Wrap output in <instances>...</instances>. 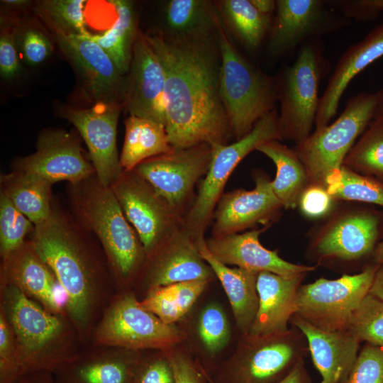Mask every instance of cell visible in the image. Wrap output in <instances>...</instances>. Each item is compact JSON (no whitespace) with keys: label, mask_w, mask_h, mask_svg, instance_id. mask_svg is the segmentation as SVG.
I'll return each instance as SVG.
<instances>
[{"label":"cell","mask_w":383,"mask_h":383,"mask_svg":"<svg viewBox=\"0 0 383 383\" xmlns=\"http://www.w3.org/2000/svg\"><path fill=\"white\" fill-rule=\"evenodd\" d=\"M378 267L370 264L357 273L344 274L335 279L321 277L301 284L296 313L323 331L347 330L353 313L369 294Z\"/></svg>","instance_id":"11"},{"label":"cell","mask_w":383,"mask_h":383,"mask_svg":"<svg viewBox=\"0 0 383 383\" xmlns=\"http://www.w3.org/2000/svg\"><path fill=\"white\" fill-rule=\"evenodd\" d=\"M252 5L261 13L271 15L276 9V1L274 0H250Z\"/></svg>","instance_id":"53"},{"label":"cell","mask_w":383,"mask_h":383,"mask_svg":"<svg viewBox=\"0 0 383 383\" xmlns=\"http://www.w3.org/2000/svg\"><path fill=\"white\" fill-rule=\"evenodd\" d=\"M174 348L165 351L172 366L175 383H207L206 370L189 353Z\"/></svg>","instance_id":"44"},{"label":"cell","mask_w":383,"mask_h":383,"mask_svg":"<svg viewBox=\"0 0 383 383\" xmlns=\"http://www.w3.org/2000/svg\"><path fill=\"white\" fill-rule=\"evenodd\" d=\"M219 15L216 34L221 54L219 93L231 134H248L258 121L274 110L279 100L277 83L258 70L235 48Z\"/></svg>","instance_id":"5"},{"label":"cell","mask_w":383,"mask_h":383,"mask_svg":"<svg viewBox=\"0 0 383 383\" xmlns=\"http://www.w3.org/2000/svg\"><path fill=\"white\" fill-rule=\"evenodd\" d=\"M13 170L38 174L52 183L75 184L95 174L84 156L79 138L64 130L48 129L38 136L36 150L15 160Z\"/></svg>","instance_id":"17"},{"label":"cell","mask_w":383,"mask_h":383,"mask_svg":"<svg viewBox=\"0 0 383 383\" xmlns=\"http://www.w3.org/2000/svg\"><path fill=\"white\" fill-rule=\"evenodd\" d=\"M381 91L352 97L332 123L316 128L296 144L295 151L306 170L309 184L325 186L328 175L340 168L354 145L376 116Z\"/></svg>","instance_id":"7"},{"label":"cell","mask_w":383,"mask_h":383,"mask_svg":"<svg viewBox=\"0 0 383 383\" xmlns=\"http://www.w3.org/2000/svg\"><path fill=\"white\" fill-rule=\"evenodd\" d=\"M143 357L138 350L112 348L79 356L57 371V383H136Z\"/></svg>","instance_id":"25"},{"label":"cell","mask_w":383,"mask_h":383,"mask_svg":"<svg viewBox=\"0 0 383 383\" xmlns=\"http://www.w3.org/2000/svg\"><path fill=\"white\" fill-rule=\"evenodd\" d=\"M96 345L133 350L157 349L162 352L178 345L183 333L143 309L134 294L116 297L106 309L92 333Z\"/></svg>","instance_id":"10"},{"label":"cell","mask_w":383,"mask_h":383,"mask_svg":"<svg viewBox=\"0 0 383 383\" xmlns=\"http://www.w3.org/2000/svg\"><path fill=\"white\" fill-rule=\"evenodd\" d=\"M1 282L17 287L51 313L67 314L66 294L30 241L2 258Z\"/></svg>","instance_id":"21"},{"label":"cell","mask_w":383,"mask_h":383,"mask_svg":"<svg viewBox=\"0 0 383 383\" xmlns=\"http://www.w3.org/2000/svg\"><path fill=\"white\" fill-rule=\"evenodd\" d=\"M267 227L253 229L242 233L206 240L209 252L226 265L260 272H269L284 277H294L308 274L316 270V266L298 265L282 259L278 250L265 248L260 242V235Z\"/></svg>","instance_id":"22"},{"label":"cell","mask_w":383,"mask_h":383,"mask_svg":"<svg viewBox=\"0 0 383 383\" xmlns=\"http://www.w3.org/2000/svg\"><path fill=\"white\" fill-rule=\"evenodd\" d=\"M136 383H175L174 370L165 352L143 359Z\"/></svg>","instance_id":"47"},{"label":"cell","mask_w":383,"mask_h":383,"mask_svg":"<svg viewBox=\"0 0 383 383\" xmlns=\"http://www.w3.org/2000/svg\"><path fill=\"white\" fill-rule=\"evenodd\" d=\"M218 16L213 4L205 0H171L165 8L168 33L174 35L213 33Z\"/></svg>","instance_id":"34"},{"label":"cell","mask_w":383,"mask_h":383,"mask_svg":"<svg viewBox=\"0 0 383 383\" xmlns=\"http://www.w3.org/2000/svg\"><path fill=\"white\" fill-rule=\"evenodd\" d=\"M269 48L274 55L295 48L308 37L327 30L330 15L319 0H277Z\"/></svg>","instance_id":"26"},{"label":"cell","mask_w":383,"mask_h":383,"mask_svg":"<svg viewBox=\"0 0 383 383\" xmlns=\"http://www.w3.org/2000/svg\"><path fill=\"white\" fill-rule=\"evenodd\" d=\"M3 2L8 5L16 6H23L28 3L27 1L24 0H4Z\"/></svg>","instance_id":"55"},{"label":"cell","mask_w":383,"mask_h":383,"mask_svg":"<svg viewBox=\"0 0 383 383\" xmlns=\"http://www.w3.org/2000/svg\"><path fill=\"white\" fill-rule=\"evenodd\" d=\"M206 378H207V381H208V383H214L210 378L209 374L206 372Z\"/></svg>","instance_id":"57"},{"label":"cell","mask_w":383,"mask_h":383,"mask_svg":"<svg viewBox=\"0 0 383 383\" xmlns=\"http://www.w3.org/2000/svg\"><path fill=\"white\" fill-rule=\"evenodd\" d=\"M145 268L148 289L181 282L211 281L215 277L199 252L196 238L184 223L148 257Z\"/></svg>","instance_id":"20"},{"label":"cell","mask_w":383,"mask_h":383,"mask_svg":"<svg viewBox=\"0 0 383 383\" xmlns=\"http://www.w3.org/2000/svg\"><path fill=\"white\" fill-rule=\"evenodd\" d=\"M255 187L223 194L213 211L212 236L220 237L252 228L268 226L282 207L273 192L271 180L265 174L255 176Z\"/></svg>","instance_id":"19"},{"label":"cell","mask_w":383,"mask_h":383,"mask_svg":"<svg viewBox=\"0 0 383 383\" xmlns=\"http://www.w3.org/2000/svg\"><path fill=\"white\" fill-rule=\"evenodd\" d=\"M307 274L284 277L260 272L257 279L258 309L248 335L264 336L287 331L296 313L299 287Z\"/></svg>","instance_id":"24"},{"label":"cell","mask_w":383,"mask_h":383,"mask_svg":"<svg viewBox=\"0 0 383 383\" xmlns=\"http://www.w3.org/2000/svg\"><path fill=\"white\" fill-rule=\"evenodd\" d=\"M213 33L145 34L165 70V130L174 149L227 144L232 135L219 93L221 54Z\"/></svg>","instance_id":"1"},{"label":"cell","mask_w":383,"mask_h":383,"mask_svg":"<svg viewBox=\"0 0 383 383\" xmlns=\"http://www.w3.org/2000/svg\"><path fill=\"white\" fill-rule=\"evenodd\" d=\"M126 79L124 105L130 116L166 125L164 67L144 33L138 30Z\"/></svg>","instance_id":"18"},{"label":"cell","mask_w":383,"mask_h":383,"mask_svg":"<svg viewBox=\"0 0 383 383\" xmlns=\"http://www.w3.org/2000/svg\"><path fill=\"white\" fill-rule=\"evenodd\" d=\"M35 225L0 192V252L2 258L22 246Z\"/></svg>","instance_id":"40"},{"label":"cell","mask_w":383,"mask_h":383,"mask_svg":"<svg viewBox=\"0 0 383 383\" xmlns=\"http://www.w3.org/2000/svg\"><path fill=\"white\" fill-rule=\"evenodd\" d=\"M84 0H47L40 4L46 23L74 35L89 33L86 28Z\"/></svg>","instance_id":"41"},{"label":"cell","mask_w":383,"mask_h":383,"mask_svg":"<svg viewBox=\"0 0 383 383\" xmlns=\"http://www.w3.org/2000/svg\"><path fill=\"white\" fill-rule=\"evenodd\" d=\"M323 57L313 43L305 45L295 62L282 72L277 90L280 101L278 126L283 139L296 144L306 138L315 124Z\"/></svg>","instance_id":"12"},{"label":"cell","mask_w":383,"mask_h":383,"mask_svg":"<svg viewBox=\"0 0 383 383\" xmlns=\"http://www.w3.org/2000/svg\"><path fill=\"white\" fill-rule=\"evenodd\" d=\"M173 150L162 124L133 116L126 119L125 138L120 155L123 172L132 171L143 161Z\"/></svg>","instance_id":"31"},{"label":"cell","mask_w":383,"mask_h":383,"mask_svg":"<svg viewBox=\"0 0 383 383\" xmlns=\"http://www.w3.org/2000/svg\"><path fill=\"white\" fill-rule=\"evenodd\" d=\"M272 160L276 175L271 185L282 207L296 208L300 196L309 184V176L295 150L272 140L260 144L256 149Z\"/></svg>","instance_id":"29"},{"label":"cell","mask_w":383,"mask_h":383,"mask_svg":"<svg viewBox=\"0 0 383 383\" xmlns=\"http://www.w3.org/2000/svg\"><path fill=\"white\" fill-rule=\"evenodd\" d=\"M379 116H383V90H381V97L379 99L375 118Z\"/></svg>","instance_id":"56"},{"label":"cell","mask_w":383,"mask_h":383,"mask_svg":"<svg viewBox=\"0 0 383 383\" xmlns=\"http://www.w3.org/2000/svg\"><path fill=\"white\" fill-rule=\"evenodd\" d=\"M309 353L297 328L264 336L241 335L232 356L209 374L214 383H278Z\"/></svg>","instance_id":"6"},{"label":"cell","mask_w":383,"mask_h":383,"mask_svg":"<svg viewBox=\"0 0 383 383\" xmlns=\"http://www.w3.org/2000/svg\"><path fill=\"white\" fill-rule=\"evenodd\" d=\"M70 202L81 227L98 238L115 277L128 282L143 269L147 255L111 187L96 174L70 184Z\"/></svg>","instance_id":"4"},{"label":"cell","mask_w":383,"mask_h":383,"mask_svg":"<svg viewBox=\"0 0 383 383\" xmlns=\"http://www.w3.org/2000/svg\"><path fill=\"white\" fill-rule=\"evenodd\" d=\"M53 374L48 372H34L25 374L16 383H53Z\"/></svg>","instance_id":"51"},{"label":"cell","mask_w":383,"mask_h":383,"mask_svg":"<svg viewBox=\"0 0 383 383\" xmlns=\"http://www.w3.org/2000/svg\"><path fill=\"white\" fill-rule=\"evenodd\" d=\"M209 282L194 280L151 288L139 304L165 323L174 325L188 313Z\"/></svg>","instance_id":"33"},{"label":"cell","mask_w":383,"mask_h":383,"mask_svg":"<svg viewBox=\"0 0 383 383\" xmlns=\"http://www.w3.org/2000/svg\"><path fill=\"white\" fill-rule=\"evenodd\" d=\"M372 263L383 265V238L379 242L373 252Z\"/></svg>","instance_id":"54"},{"label":"cell","mask_w":383,"mask_h":383,"mask_svg":"<svg viewBox=\"0 0 383 383\" xmlns=\"http://www.w3.org/2000/svg\"><path fill=\"white\" fill-rule=\"evenodd\" d=\"M217 5L241 43L250 50L256 49L271 28V15L259 11L250 0H223Z\"/></svg>","instance_id":"35"},{"label":"cell","mask_w":383,"mask_h":383,"mask_svg":"<svg viewBox=\"0 0 383 383\" xmlns=\"http://www.w3.org/2000/svg\"><path fill=\"white\" fill-rule=\"evenodd\" d=\"M348 9L352 16L369 18L383 11V0H360L351 1Z\"/></svg>","instance_id":"49"},{"label":"cell","mask_w":383,"mask_h":383,"mask_svg":"<svg viewBox=\"0 0 383 383\" xmlns=\"http://www.w3.org/2000/svg\"><path fill=\"white\" fill-rule=\"evenodd\" d=\"M121 106L96 103L88 109L65 108L62 111V117L73 124L84 139L98 180L108 187L123 172L116 146Z\"/></svg>","instance_id":"16"},{"label":"cell","mask_w":383,"mask_h":383,"mask_svg":"<svg viewBox=\"0 0 383 383\" xmlns=\"http://www.w3.org/2000/svg\"><path fill=\"white\" fill-rule=\"evenodd\" d=\"M278 383H312L311 378L305 366V362L298 364L294 370Z\"/></svg>","instance_id":"50"},{"label":"cell","mask_w":383,"mask_h":383,"mask_svg":"<svg viewBox=\"0 0 383 383\" xmlns=\"http://www.w3.org/2000/svg\"><path fill=\"white\" fill-rule=\"evenodd\" d=\"M53 183L33 173L13 170L1 176V192L35 226L50 216Z\"/></svg>","instance_id":"30"},{"label":"cell","mask_w":383,"mask_h":383,"mask_svg":"<svg viewBox=\"0 0 383 383\" xmlns=\"http://www.w3.org/2000/svg\"><path fill=\"white\" fill-rule=\"evenodd\" d=\"M272 140H282L275 109L258 121L243 138L231 144L211 146L209 170L194 203L183 218L184 227L194 237L204 236L223 188L239 162L260 144Z\"/></svg>","instance_id":"9"},{"label":"cell","mask_w":383,"mask_h":383,"mask_svg":"<svg viewBox=\"0 0 383 383\" xmlns=\"http://www.w3.org/2000/svg\"><path fill=\"white\" fill-rule=\"evenodd\" d=\"M196 240L201 257L211 267L228 296L240 334L248 335L258 309L257 279L259 272L229 267L209 252L204 236L197 238Z\"/></svg>","instance_id":"28"},{"label":"cell","mask_w":383,"mask_h":383,"mask_svg":"<svg viewBox=\"0 0 383 383\" xmlns=\"http://www.w3.org/2000/svg\"><path fill=\"white\" fill-rule=\"evenodd\" d=\"M196 331L209 355L214 356L223 350L231 336L229 322L223 308L216 303L204 307L198 316Z\"/></svg>","instance_id":"39"},{"label":"cell","mask_w":383,"mask_h":383,"mask_svg":"<svg viewBox=\"0 0 383 383\" xmlns=\"http://www.w3.org/2000/svg\"><path fill=\"white\" fill-rule=\"evenodd\" d=\"M211 153L212 147L206 143L174 149L143 161L133 170L183 216L195 184L209 170Z\"/></svg>","instance_id":"14"},{"label":"cell","mask_w":383,"mask_h":383,"mask_svg":"<svg viewBox=\"0 0 383 383\" xmlns=\"http://www.w3.org/2000/svg\"><path fill=\"white\" fill-rule=\"evenodd\" d=\"M383 56V22L370 30L340 57L326 90L319 99L316 128L328 125L336 114L343 92L351 80L372 62Z\"/></svg>","instance_id":"27"},{"label":"cell","mask_w":383,"mask_h":383,"mask_svg":"<svg viewBox=\"0 0 383 383\" xmlns=\"http://www.w3.org/2000/svg\"><path fill=\"white\" fill-rule=\"evenodd\" d=\"M111 187L137 233L147 258L183 224V216L134 170L123 172Z\"/></svg>","instance_id":"13"},{"label":"cell","mask_w":383,"mask_h":383,"mask_svg":"<svg viewBox=\"0 0 383 383\" xmlns=\"http://www.w3.org/2000/svg\"><path fill=\"white\" fill-rule=\"evenodd\" d=\"M335 200L326 187L309 184L302 192L298 205L306 216L318 218L331 212Z\"/></svg>","instance_id":"45"},{"label":"cell","mask_w":383,"mask_h":383,"mask_svg":"<svg viewBox=\"0 0 383 383\" xmlns=\"http://www.w3.org/2000/svg\"><path fill=\"white\" fill-rule=\"evenodd\" d=\"M14 34L4 30L0 36V73L5 79H11L19 72V62Z\"/></svg>","instance_id":"48"},{"label":"cell","mask_w":383,"mask_h":383,"mask_svg":"<svg viewBox=\"0 0 383 383\" xmlns=\"http://www.w3.org/2000/svg\"><path fill=\"white\" fill-rule=\"evenodd\" d=\"M59 48L75 67L89 96L96 103L124 105L126 79L108 54L86 35L67 33L47 23Z\"/></svg>","instance_id":"15"},{"label":"cell","mask_w":383,"mask_h":383,"mask_svg":"<svg viewBox=\"0 0 383 383\" xmlns=\"http://www.w3.org/2000/svg\"><path fill=\"white\" fill-rule=\"evenodd\" d=\"M325 186L335 200L359 201L383 207V183L344 165L328 175Z\"/></svg>","instance_id":"37"},{"label":"cell","mask_w":383,"mask_h":383,"mask_svg":"<svg viewBox=\"0 0 383 383\" xmlns=\"http://www.w3.org/2000/svg\"><path fill=\"white\" fill-rule=\"evenodd\" d=\"M343 165L383 183V116L372 120Z\"/></svg>","instance_id":"36"},{"label":"cell","mask_w":383,"mask_h":383,"mask_svg":"<svg viewBox=\"0 0 383 383\" xmlns=\"http://www.w3.org/2000/svg\"><path fill=\"white\" fill-rule=\"evenodd\" d=\"M347 330L361 343L383 349V300L368 294L353 313Z\"/></svg>","instance_id":"38"},{"label":"cell","mask_w":383,"mask_h":383,"mask_svg":"<svg viewBox=\"0 0 383 383\" xmlns=\"http://www.w3.org/2000/svg\"><path fill=\"white\" fill-rule=\"evenodd\" d=\"M67 296L66 313L80 340L91 334L105 293L106 273L81 227L52 204L30 240Z\"/></svg>","instance_id":"2"},{"label":"cell","mask_w":383,"mask_h":383,"mask_svg":"<svg viewBox=\"0 0 383 383\" xmlns=\"http://www.w3.org/2000/svg\"><path fill=\"white\" fill-rule=\"evenodd\" d=\"M289 325L304 334L321 383H340L354 364L362 343L348 330L323 331L296 313L291 318Z\"/></svg>","instance_id":"23"},{"label":"cell","mask_w":383,"mask_h":383,"mask_svg":"<svg viewBox=\"0 0 383 383\" xmlns=\"http://www.w3.org/2000/svg\"><path fill=\"white\" fill-rule=\"evenodd\" d=\"M116 18L112 26L101 34H89L108 54L118 71L124 75L128 72L133 48L138 32L133 4L127 0H113Z\"/></svg>","instance_id":"32"},{"label":"cell","mask_w":383,"mask_h":383,"mask_svg":"<svg viewBox=\"0 0 383 383\" xmlns=\"http://www.w3.org/2000/svg\"><path fill=\"white\" fill-rule=\"evenodd\" d=\"M1 309L13 331L25 374H54L79 356V337L65 316L48 311L13 284L1 282Z\"/></svg>","instance_id":"3"},{"label":"cell","mask_w":383,"mask_h":383,"mask_svg":"<svg viewBox=\"0 0 383 383\" xmlns=\"http://www.w3.org/2000/svg\"><path fill=\"white\" fill-rule=\"evenodd\" d=\"M340 383H383V349L364 343Z\"/></svg>","instance_id":"42"},{"label":"cell","mask_w":383,"mask_h":383,"mask_svg":"<svg viewBox=\"0 0 383 383\" xmlns=\"http://www.w3.org/2000/svg\"><path fill=\"white\" fill-rule=\"evenodd\" d=\"M25 374L15 338L4 311H0V383H16Z\"/></svg>","instance_id":"43"},{"label":"cell","mask_w":383,"mask_h":383,"mask_svg":"<svg viewBox=\"0 0 383 383\" xmlns=\"http://www.w3.org/2000/svg\"><path fill=\"white\" fill-rule=\"evenodd\" d=\"M20 45L25 61L31 65L44 62L52 50V43L48 37L32 28H26L21 32Z\"/></svg>","instance_id":"46"},{"label":"cell","mask_w":383,"mask_h":383,"mask_svg":"<svg viewBox=\"0 0 383 383\" xmlns=\"http://www.w3.org/2000/svg\"><path fill=\"white\" fill-rule=\"evenodd\" d=\"M53 383H57V382H55V379H54V382H53Z\"/></svg>","instance_id":"58"},{"label":"cell","mask_w":383,"mask_h":383,"mask_svg":"<svg viewBox=\"0 0 383 383\" xmlns=\"http://www.w3.org/2000/svg\"><path fill=\"white\" fill-rule=\"evenodd\" d=\"M382 220L373 211L354 209L335 214L311 238L307 256L318 265L351 270L372 258Z\"/></svg>","instance_id":"8"},{"label":"cell","mask_w":383,"mask_h":383,"mask_svg":"<svg viewBox=\"0 0 383 383\" xmlns=\"http://www.w3.org/2000/svg\"><path fill=\"white\" fill-rule=\"evenodd\" d=\"M369 294L383 300V265H379Z\"/></svg>","instance_id":"52"}]
</instances>
